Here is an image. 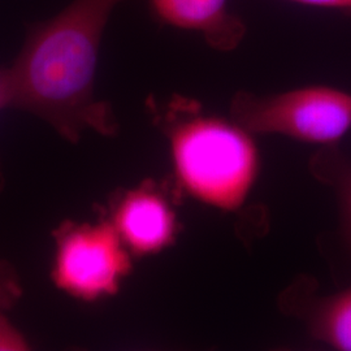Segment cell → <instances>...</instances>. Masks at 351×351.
Wrapping results in <instances>:
<instances>
[{
    "instance_id": "6da1fadb",
    "label": "cell",
    "mask_w": 351,
    "mask_h": 351,
    "mask_svg": "<svg viewBox=\"0 0 351 351\" xmlns=\"http://www.w3.org/2000/svg\"><path fill=\"white\" fill-rule=\"evenodd\" d=\"M128 0H73L47 21L32 24L8 69L11 108L30 112L64 139L88 130L113 136L117 121L95 95L101 38L113 10Z\"/></svg>"
},
{
    "instance_id": "7a4b0ae2",
    "label": "cell",
    "mask_w": 351,
    "mask_h": 351,
    "mask_svg": "<svg viewBox=\"0 0 351 351\" xmlns=\"http://www.w3.org/2000/svg\"><path fill=\"white\" fill-rule=\"evenodd\" d=\"M169 145L176 180L189 195L220 211H237L249 198L261 168L252 133L232 117L204 113L191 99L151 103Z\"/></svg>"
},
{
    "instance_id": "3957f363",
    "label": "cell",
    "mask_w": 351,
    "mask_h": 351,
    "mask_svg": "<svg viewBox=\"0 0 351 351\" xmlns=\"http://www.w3.org/2000/svg\"><path fill=\"white\" fill-rule=\"evenodd\" d=\"M230 116L252 134L333 145L351 129V94L324 85L269 95L239 91L230 103Z\"/></svg>"
},
{
    "instance_id": "277c9868",
    "label": "cell",
    "mask_w": 351,
    "mask_h": 351,
    "mask_svg": "<svg viewBox=\"0 0 351 351\" xmlns=\"http://www.w3.org/2000/svg\"><path fill=\"white\" fill-rule=\"evenodd\" d=\"M53 242L52 282L77 301L116 295L132 272L133 255L110 220L64 221L53 230Z\"/></svg>"
},
{
    "instance_id": "5b68a950",
    "label": "cell",
    "mask_w": 351,
    "mask_h": 351,
    "mask_svg": "<svg viewBox=\"0 0 351 351\" xmlns=\"http://www.w3.org/2000/svg\"><path fill=\"white\" fill-rule=\"evenodd\" d=\"M108 220L133 256L167 250L178 233L177 215L171 202L151 182H143L117 197Z\"/></svg>"
},
{
    "instance_id": "8992f818",
    "label": "cell",
    "mask_w": 351,
    "mask_h": 351,
    "mask_svg": "<svg viewBox=\"0 0 351 351\" xmlns=\"http://www.w3.org/2000/svg\"><path fill=\"white\" fill-rule=\"evenodd\" d=\"M147 4L158 24L195 33L219 52L236 50L247 34L230 0H147Z\"/></svg>"
},
{
    "instance_id": "52a82bcc",
    "label": "cell",
    "mask_w": 351,
    "mask_h": 351,
    "mask_svg": "<svg viewBox=\"0 0 351 351\" xmlns=\"http://www.w3.org/2000/svg\"><path fill=\"white\" fill-rule=\"evenodd\" d=\"M311 335L326 346L351 351V288L328 297L315 308Z\"/></svg>"
},
{
    "instance_id": "ba28073f",
    "label": "cell",
    "mask_w": 351,
    "mask_h": 351,
    "mask_svg": "<svg viewBox=\"0 0 351 351\" xmlns=\"http://www.w3.org/2000/svg\"><path fill=\"white\" fill-rule=\"evenodd\" d=\"M21 295L20 281L10 264L0 262V313H4Z\"/></svg>"
},
{
    "instance_id": "9c48e42d",
    "label": "cell",
    "mask_w": 351,
    "mask_h": 351,
    "mask_svg": "<svg viewBox=\"0 0 351 351\" xmlns=\"http://www.w3.org/2000/svg\"><path fill=\"white\" fill-rule=\"evenodd\" d=\"M29 343L21 332L0 313V351L27 350Z\"/></svg>"
},
{
    "instance_id": "30bf717a",
    "label": "cell",
    "mask_w": 351,
    "mask_h": 351,
    "mask_svg": "<svg viewBox=\"0 0 351 351\" xmlns=\"http://www.w3.org/2000/svg\"><path fill=\"white\" fill-rule=\"evenodd\" d=\"M339 201L342 208V221L345 236L351 249V171H348L341 178L339 185Z\"/></svg>"
},
{
    "instance_id": "8fae6325",
    "label": "cell",
    "mask_w": 351,
    "mask_h": 351,
    "mask_svg": "<svg viewBox=\"0 0 351 351\" xmlns=\"http://www.w3.org/2000/svg\"><path fill=\"white\" fill-rule=\"evenodd\" d=\"M284 1L351 14V0H284Z\"/></svg>"
},
{
    "instance_id": "7c38bea8",
    "label": "cell",
    "mask_w": 351,
    "mask_h": 351,
    "mask_svg": "<svg viewBox=\"0 0 351 351\" xmlns=\"http://www.w3.org/2000/svg\"><path fill=\"white\" fill-rule=\"evenodd\" d=\"M4 108H11V90H10L8 69L0 68V111ZM0 182H1V176H0Z\"/></svg>"
}]
</instances>
